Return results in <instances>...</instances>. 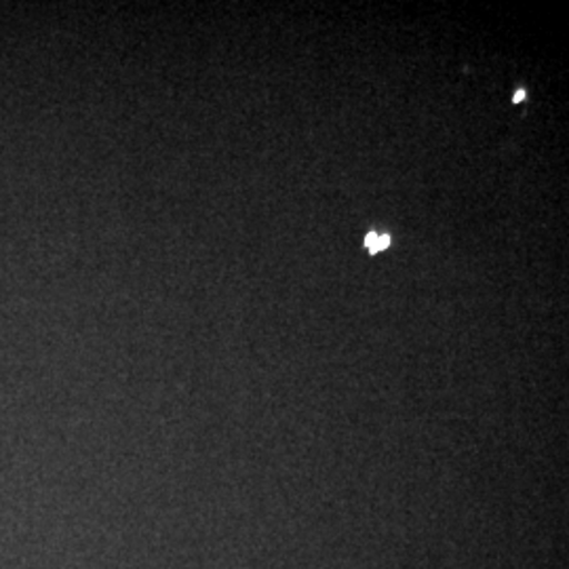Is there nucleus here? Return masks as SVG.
I'll return each mask as SVG.
<instances>
[{"instance_id":"nucleus-1","label":"nucleus","mask_w":569,"mask_h":569,"mask_svg":"<svg viewBox=\"0 0 569 569\" xmlns=\"http://www.w3.org/2000/svg\"><path fill=\"white\" fill-rule=\"evenodd\" d=\"M388 244H390V237H388V234H378V239H376V243H373L371 253H378V251L387 249Z\"/></svg>"},{"instance_id":"nucleus-2","label":"nucleus","mask_w":569,"mask_h":569,"mask_svg":"<svg viewBox=\"0 0 569 569\" xmlns=\"http://www.w3.org/2000/svg\"><path fill=\"white\" fill-rule=\"evenodd\" d=\"M526 98H528V93H526V91H517V93L512 96V102L521 103L523 100H526Z\"/></svg>"}]
</instances>
